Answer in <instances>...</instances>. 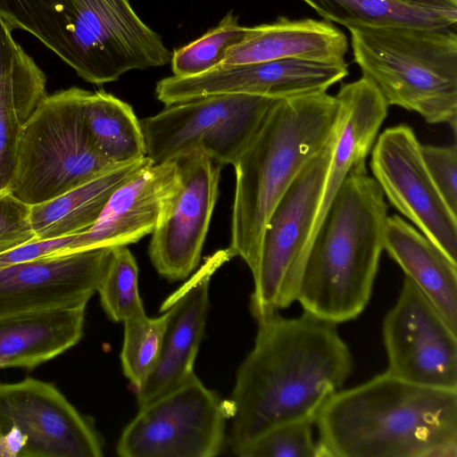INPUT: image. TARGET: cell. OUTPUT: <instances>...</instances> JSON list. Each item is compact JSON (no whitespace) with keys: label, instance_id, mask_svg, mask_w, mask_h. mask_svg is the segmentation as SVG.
<instances>
[{"label":"cell","instance_id":"1","mask_svg":"<svg viewBox=\"0 0 457 457\" xmlns=\"http://www.w3.org/2000/svg\"><path fill=\"white\" fill-rule=\"evenodd\" d=\"M256 321L254 345L227 400L232 452L277 426L315 420L354 369L337 324L307 312L295 318L278 312Z\"/></svg>","mask_w":457,"mask_h":457},{"label":"cell","instance_id":"2","mask_svg":"<svg viewBox=\"0 0 457 457\" xmlns=\"http://www.w3.org/2000/svg\"><path fill=\"white\" fill-rule=\"evenodd\" d=\"M314 426L320 457H457V391L386 370L334 393Z\"/></svg>","mask_w":457,"mask_h":457},{"label":"cell","instance_id":"3","mask_svg":"<svg viewBox=\"0 0 457 457\" xmlns=\"http://www.w3.org/2000/svg\"><path fill=\"white\" fill-rule=\"evenodd\" d=\"M345 109L327 92L272 102L238 154L229 250L253 273L267 222L306 164L339 133Z\"/></svg>","mask_w":457,"mask_h":457},{"label":"cell","instance_id":"4","mask_svg":"<svg viewBox=\"0 0 457 457\" xmlns=\"http://www.w3.org/2000/svg\"><path fill=\"white\" fill-rule=\"evenodd\" d=\"M384 194L365 162L354 165L310 246L296 301L335 324L360 316L370 300L384 251Z\"/></svg>","mask_w":457,"mask_h":457},{"label":"cell","instance_id":"5","mask_svg":"<svg viewBox=\"0 0 457 457\" xmlns=\"http://www.w3.org/2000/svg\"><path fill=\"white\" fill-rule=\"evenodd\" d=\"M353 61L388 106L457 129L456 26L354 23Z\"/></svg>","mask_w":457,"mask_h":457},{"label":"cell","instance_id":"6","mask_svg":"<svg viewBox=\"0 0 457 457\" xmlns=\"http://www.w3.org/2000/svg\"><path fill=\"white\" fill-rule=\"evenodd\" d=\"M86 92L71 87L46 95L23 127L7 187L24 203L51 200L120 166L96 145L84 116Z\"/></svg>","mask_w":457,"mask_h":457},{"label":"cell","instance_id":"7","mask_svg":"<svg viewBox=\"0 0 457 457\" xmlns=\"http://www.w3.org/2000/svg\"><path fill=\"white\" fill-rule=\"evenodd\" d=\"M337 136L301 170L267 222L252 273L250 311L256 320L296 302L307 242Z\"/></svg>","mask_w":457,"mask_h":457},{"label":"cell","instance_id":"8","mask_svg":"<svg viewBox=\"0 0 457 457\" xmlns=\"http://www.w3.org/2000/svg\"><path fill=\"white\" fill-rule=\"evenodd\" d=\"M274 100L217 94L166 105L139 120L145 155L162 163L201 149L220 165H233Z\"/></svg>","mask_w":457,"mask_h":457},{"label":"cell","instance_id":"9","mask_svg":"<svg viewBox=\"0 0 457 457\" xmlns=\"http://www.w3.org/2000/svg\"><path fill=\"white\" fill-rule=\"evenodd\" d=\"M228 401L195 374L174 390L139 407L116 452L121 457H213L226 440Z\"/></svg>","mask_w":457,"mask_h":457},{"label":"cell","instance_id":"10","mask_svg":"<svg viewBox=\"0 0 457 457\" xmlns=\"http://www.w3.org/2000/svg\"><path fill=\"white\" fill-rule=\"evenodd\" d=\"M93 422L52 384L0 382V457H101Z\"/></svg>","mask_w":457,"mask_h":457},{"label":"cell","instance_id":"11","mask_svg":"<svg viewBox=\"0 0 457 457\" xmlns=\"http://www.w3.org/2000/svg\"><path fill=\"white\" fill-rule=\"evenodd\" d=\"M386 370L410 383L457 391V332L407 277L386 313Z\"/></svg>","mask_w":457,"mask_h":457},{"label":"cell","instance_id":"12","mask_svg":"<svg viewBox=\"0 0 457 457\" xmlns=\"http://www.w3.org/2000/svg\"><path fill=\"white\" fill-rule=\"evenodd\" d=\"M374 179L388 202L457 262V214L448 207L431 179L412 128L389 127L370 150Z\"/></svg>","mask_w":457,"mask_h":457},{"label":"cell","instance_id":"13","mask_svg":"<svg viewBox=\"0 0 457 457\" xmlns=\"http://www.w3.org/2000/svg\"><path fill=\"white\" fill-rule=\"evenodd\" d=\"M348 75L345 61L280 59L219 65L204 73L159 80L156 98L165 105L217 94H248L286 99L327 92Z\"/></svg>","mask_w":457,"mask_h":457},{"label":"cell","instance_id":"14","mask_svg":"<svg viewBox=\"0 0 457 457\" xmlns=\"http://www.w3.org/2000/svg\"><path fill=\"white\" fill-rule=\"evenodd\" d=\"M177 158L180 185L152 232L148 248L157 272L170 280L187 278L199 263L222 167L201 149Z\"/></svg>","mask_w":457,"mask_h":457},{"label":"cell","instance_id":"15","mask_svg":"<svg viewBox=\"0 0 457 457\" xmlns=\"http://www.w3.org/2000/svg\"><path fill=\"white\" fill-rule=\"evenodd\" d=\"M111 0H0V18L25 30L83 80L101 85V46L112 26Z\"/></svg>","mask_w":457,"mask_h":457},{"label":"cell","instance_id":"16","mask_svg":"<svg viewBox=\"0 0 457 457\" xmlns=\"http://www.w3.org/2000/svg\"><path fill=\"white\" fill-rule=\"evenodd\" d=\"M112 247L61 252L0 270V316L87 305Z\"/></svg>","mask_w":457,"mask_h":457},{"label":"cell","instance_id":"17","mask_svg":"<svg viewBox=\"0 0 457 457\" xmlns=\"http://www.w3.org/2000/svg\"><path fill=\"white\" fill-rule=\"evenodd\" d=\"M234 256L229 248L207 256L201 267L165 299L160 311L167 320L159 360L136 392L139 407L181 386L192 376L204 334L209 308V285L213 274Z\"/></svg>","mask_w":457,"mask_h":457},{"label":"cell","instance_id":"18","mask_svg":"<svg viewBox=\"0 0 457 457\" xmlns=\"http://www.w3.org/2000/svg\"><path fill=\"white\" fill-rule=\"evenodd\" d=\"M179 185L178 158L148 163L114 190L95 224L75 236L70 251L128 245L152 234Z\"/></svg>","mask_w":457,"mask_h":457},{"label":"cell","instance_id":"19","mask_svg":"<svg viewBox=\"0 0 457 457\" xmlns=\"http://www.w3.org/2000/svg\"><path fill=\"white\" fill-rule=\"evenodd\" d=\"M347 50L346 36L331 22L280 16L271 23L251 27L246 38L229 48L220 65L288 58L339 62Z\"/></svg>","mask_w":457,"mask_h":457},{"label":"cell","instance_id":"20","mask_svg":"<svg viewBox=\"0 0 457 457\" xmlns=\"http://www.w3.org/2000/svg\"><path fill=\"white\" fill-rule=\"evenodd\" d=\"M0 18V190L8 187L19 137L46 96V76Z\"/></svg>","mask_w":457,"mask_h":457},{"label":"cell","instance_id":"21","mask_svg":"<svg viewBox=\"0 0 457 457\" xmlns=\"http://www.w3.org/2000/svg\"><path fill=\"white\" fill-rule=\"evenodd\" d=\"M87 305L0 316V369L35 368L77 345Z\"/></svg>","mask_w":457,"mask_h":457},{"label":"cell","instance_id":"22","mask_svg":"<svg viewBox=\"0 0 457 457\" xmlns=\"http://www.w3.org/2000/svg\"><path fill=\"white\" fill-rule=\"evenodd\" d=\"M383 245L457 332V262L397 214L386 217Z\"/></svg>","mask_w":457,"mask_h":457},{"label":"cell","instance_id":"23","mask_svg":"<svg viewBox=\"0 0 457 457\" xmlns=\"http://www.w3.org/2000/svg\"><path fill=\"white\" fill-rule=\"evenodd\" d=\"M152 162L148 157L117 166L51 200L30 205L37 240L75 236L88 230L121 184Z\"/></svg>","mask_w":457,"mask_h":457},{"label":"cell","instance_id":"24","mask_svg":"<svg viewBox=\"0 0 457 457\" xmlns=\"http://www.w3.org/2000/svg\"><path fill=\"white\" fill-rule=\"evenodd\" d=\"M83 107L96 145L107 160L123 165L146 156L139 120L129 104L104 90H87Z\"/></svg>","mask_w":457,"mask_h":457},{"label":"cell","instance_id":"25","mask_svg":"<svg viewBox=\"0 0 457 457\" xmlns=\"http://www.w3.org/2000/svg\"><path fill=\"white\" fill-rule=\"evenodd\" d=\"M325 21L345 28L354 23L395 22L425 27L454 26L457 14L396 0H303Z\"/></svg>","mask_w":457,"mask_h":457},{"label":"cell","instance_id":"26","mask_svg":"<svg viewBox=\"0 0 457 457\" xmlns=\"http://www.w3.org/2000/svg\"><path fill=\"white\" fill-rule=\"evenodd\" d=\"M251 27L241 26L232 11L204 35L172 53L170 62L174 76L190 77L204 73L220 65L232 46L241 43Z\"/></svg>","mask_w":457,"mask_h":457},{"label":"cell","instance_id":"27","mask_svg":"<svg viewBox=\"0 0 457 457\" xmlns=\"http://www.w3.org/2000/svg\"><path fill=\"white\" fill-rule=\"evenodd\" d=\"M96 292L104 312L115 322L145 314L138 290L137 264L127 245L112 248Z\"/></svg>","mask_w":457,"mask_h":457},{"label":"cell","instance_id":"28","mask_svg":"<svg viewBox=\"0 0 457 457\" xmlns=\"http://www.w3.org/2000/svg\"><path fill=\"white\" fill-rule=\"evenodd\" d=\"M163 312L158 318H148L145 314L123 322L120 361L123 373L135 393L141 388L159 360L167 320V314Z\"/></svg>","mask_w":457,"mask_h":457},{"label":"cell","instance_id":"29","mask_svg":"<svg viewBox=\"0 0 457 457\" xmlns=\"http://www.w3.org/2000/svg\"><path fill=\"white\" fill-rule=\"evenodd\" d=\"M314 420L272 428L233 451L239 457H320L313 437Z\"/></svg>","mask_w":457,"mask_h":457},{"label":"cell","instance_id":"30","mask_svg":"<svg viewBox=\"0 0 457 457\" xmlns=\"http://www.w3.org/2000/svg\"><path fill=\"white\" fill-rule=\"evenodd\" d=\"M37 240L30 221V205L8 187L0 190V253Z\"/></svg>","mask_w":457,"mask_h":457},{"label":"cell","instance_id":"31","mask_svg":"<svg viewBox=\"0 0 457 457\" xmlns=\"http://www.w3.org/2000/svg\"><path fill=\"white\" fill-rule=\"evenodd\" d=\"M421 154L439 193L451 211L457 214L456 145H421Z\"/></svg>","mask_w":457,"mask_h":457},{"label":"cell","instance_id":"32","mask_svg":"<svg viewBox=\"0 0 457 457\" xmlns=\"http://www.w3.org/2000/svg\"><path fill=\"white\" fill-rule=\"evenodd\" d=\"M75 236L48 240H34L0 253V270L55 253L70 252Z\"/></svg>","mask_w":457,"mask_h":457},{"label":"cell","instance_id":"33","mask_svg":"<svg viewBox=\"0 0 457 457\" xmlns=\"http://www.w3.org/2000/svg\"><path fill=\"white\" fill-rule=\"evenodd\" d=\"M409 5L457 14V0H396Z\"/></svg>","mask_w":457,"mask_h":457}]
</instances>
